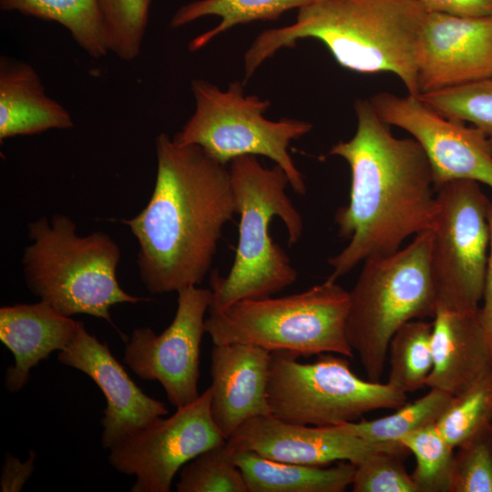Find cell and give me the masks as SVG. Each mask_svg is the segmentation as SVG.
<instances>
[{"instance_id":"1","label":"cell","mask_w":492,"mask_h":492,"mask_svg":"<svg viewBox=\"0 0 492 492\" xmlns=\"http://www.w3.org/2000/svg\"><path fill=\"white\" fill-rule=\"evenodd\" d=\"M357 128L329 151L351 169L349 201L334 215L348 244L328 260L336 281L369 257L393 253L404 241L433 230L437 213L431 164L413 138H395L369 99L354 102Z\"/></svg>"},{"instance_id":"2","label":"cell","mask_w":492,"mask_h":492,"mask_svg":"<svg viewBox=\"0 0 492 492\" xmlns=\"http://www.w3.org/2000/svg\"><path fill=\"white\" fill-rule=\"evenodd\" d=\"M157 175L147 206L123 222L138 242V267L152 294L200 284L224 226L236 214L230 169L195 144L155 140Z\"/></svg>"},{"instance_id":"3","label":"cell","mask_w":492,"mask_h":492,"mask_svg":"<svg viewBox=\"0 0 492 492\" xmlns=\"http://www.w3.org/2000/svg\"><path fill=\"white\" fill-rule=\"evenodd\" d=\"M427 14L416 0H322L299 9L293 24L259 34L244 54V81L280 49L313 38L342 67L395 74L417 97Z\"/></svg>"},{"instance_id":"4","label":"cell","mask_w":492,"mask_h":492,"mask_svg":"<svg viewBox=\"0 0 492 492\" xmlns=\"http://www.w3.org/2000/svg\"><path fill=\"white\" fill-rule=\"evenodd\" d=\"M229 169L236 213L240 215L239 240L228 274L210 273L209 310L223 309L245 299L271 297L298 277L269 230L272 220L278 217L286 228L290 246L302 235V217L286 194L290 184L285 171L277 164L264 167L251 155L236 158Z\"/></svg>"},{"instance_id":"5","label":"cell","mask_w":492,"mask_h":492,"mask_svg":"<svg viewBox=\"0 0 492 492\" xmlns=\"http://www.w3.org/2000/svg\"><path fill=\"white\" fill-rule=\"evenodd\" d=\"M31 243L22 264L30 292L59 313L87 314L114 325L111 306L146 299L127 293L117 280L121 252L103 231L87 236L77 232L70 217H41L27 226Z\"/></svg>"},{"instance_id":"6","label":"cell","mask_w":492,"mask_h":492,"mask_svg":"<svg viewBox=\"0 0 492 492\" xmlns=\"http://www.w3.org/2000/svg\"><path fill=\"white\" fill-rule=\"evenodd\" d=\"M432 244L433 230H426L405 248L367 258L349 291L346 338L370 381L380 382L395 333L436 314Z\"/></svg>"},{"instance_id":"7","label":"cell","mask_w":492,"mask_h":492,"mask_svg":"<svg viewBox=\"0 0 492 492\" xmlns=\"http://www.w3.org/2000/svg\"><path fill=\"white\" fill-rule=\"evenodd\" d=\"M349 291L327 279L299 293L245 299L209 310L205 331L214 344L250 343L296 356L353 357L346 338Z\"/></svg>"},{"instance_id":"8","label":"cell","mask_w":492,"mask_h":492,"mask_svg":"<svg viewBox=\"0 0 492 492\" xmlns=\"http://www.w3.org/2000/svg\"><path fill=\"white\" fill-rule=\"evenodd\" d=\"M191 89L195 109L172 137L177 143L198 145L225 165L246 155L267 157L285 171L294 192L306 194L305 179L288 149L292 140L312 130L310 122L267 119L264 113L270 101L254 95L245 96L240 81L231 82L222 91L209 81L195 79Z\"/></svg>"},{"instance_id":"9","label":"cell","mask_w":492,"mask_h":492,"mask_svg":"<svg viewBox=\"0 0 492 492\" xmlns=\"http://www.w3.org/2000/svg\"><path fill=\"white\" fill-rule=\"evenodd\" d=\"M297 358L287 351L271 352L267 398L271 414L282 420L333 426L406 403V393L388 383L358 377L346 356L321 354L309 364Z\"/></svg>"},{"instance_id":"10","label":"cell","mask_w":492,"mask_h":492,"mask_svg":"<svg viewBox=\"0 0 492 492\" xmlns=\"http://www.w3.org/2000/svg\"><path fill=\"white\" fill-rule=\"evenodd\" d=\"M436 200L431 251L436 311L475 313L485 284L490 200L479 182L470 179L439 185Z\"/></svg>"},{"instance_id":"11","label":"cell","mask_w":492,"mask_h":492,"mask_svg":"<svg viewBox=\"0 0 492 492\" xmlns=\"http://www.w3.org/2000/svg\"><path fill=\"white\" fill-rule=\"evenodd\" d=\"M210 400V386L171 416L158 417L109 448L110 465L136 477L132 492H169L179 468L226 441L212 420Z\"/></svg>"},{"instance_id":"12","label":"cell","mask_w":492,"mask_h":492,"mask_svg":"<svg viewBox=\"0 0 492 492\" xmlns=\"http://www.w3.org/2000/svg\"><path fill=\"white\" fill-rule=\"evenodd\" d=\"M177 292V310L171 323L160 334L149 327L134 329L126 345L124 362L139 378L159 382L169 402L178 408L200 395V343L212 292L197 286Z\"/></svg>"},{"instance_id":"13","label":"cell","mask_w":492,"mask_h":492,"mask_svg":"<svg viewBox=\"0 0 492 492\" xmlns=\"http://www.w3.org/2000/svg\"><path fill=\"white\" fill-rule=\"evenodd\" d=\"M379 118L407 131L425 151L436 189L470 179L492 189V138L478 128L446 117L420 97L382 91L369 98Z\"/></svg>"},{"instance_id":"14","label":"cell","mask_w":492,"mask_h":492,"mask_svg":"<svg viewBox=\"0 0 492 492\" xmlns=\"http://www.w3.org/2000/svg\"><path fill=\"white\" fill-rule=\"evenodd\" d=\"M226 446L231 453L251 451L275 461L316 466L335 461L355 466L377 451H408L399 441L370 442L333 426H308L272 415L246 420L226 439Z\"/></svg>"},{"instance_id":"15","label":"cell","mask_w":492,"mask_h":492,"mask_svg":"<svg viewBox=\"0 0 492 492\" xmlns=\"http://www.w3.org/2000/svg\"><path fill=\"white\" fill-rule=\"evenodd\" d=\"M491 77L492 16L428 13L419 55V95Z\"/></svg>"},{"instance_id":"16","label":"cell","mask_w":492,"mask_h":492,"mask_svg":"<svg viewBox=\"0 0 492 492\" xmlns=\"http://www.w3.org/2000/svg\"><path fill=\"white\" fill-rule=\"evenodd\" d=\"M65 365L88 375L102 391L107 406L101 419L102 445L111 446L169 414L165 403L147 395L129 377L107 343L82 323L71 343L57 355Z\"/></svg>"},{"instance_id":"17","label":"cell","mask_w":492,"mask_h":492,"mask_svg":"<svg viewBox=\"0 0 492 492\" xmlns=\"http://www.w3.org/2000/svg\"><path fill=\"white\" fill-rule=\"evenodd\" d=\"M210 360V414L225 439L246 420L272 415L271 352L250 343L214 344Z\"/></svg>"},{"instance_id":"18","label":"cell","mask_w":492,"mask_h":492,"mask_svg":"<svg viewBox=\"0 0 492 492\" xmlns=\"http://www.w3.org/2000/svg\"><path fill=\"white\" fill-rule=\"evenodd\" d=\"M79 322L56 311L47 302L19 303L0 309V340L15 357L8 367L5 386L19 391L28 381L30 370L74 340Z\"/></svg>"},{"instance_id":"19","label":"cell","mask_w":492,"mask_h":492,"mask_svg":"<svg viewBox=\"0 0 492 492\" xmlns=\"http://www.w3.org/2000/svg\"><path fill=\"white\" fill-rule=\"evenodd\" d=\"M433 368L425 386L455 396L492 373V352L475 313L437 310L432 330Z\"/></svg>"},{"instance_id":"20","label":"cell","mask_w":492,"mask_h":492,"mask_svg":"<svg viewBox=\"0 0 492 492\" xmlns=\"http://www.w3.org/2000/svg\"><path fill=\"white\" fill-rule=\"evenodd\" d=\"M74 127L70 113L49 97L41 79L26 62L0 56V141Z\"/></svg>"},{"instance_id":"21","label":"cell","mask_w":492,"mask_h":492,"mask_svg":"<svg viewBox=\"0 0 492 492\" xmlns=\"http://www.w3.org/2000/svg\"><path fill=\"white\" fill-rule=\"evenodd\" d=\"M233 458L249 492H343L352 486L355 466L348 461L334 466L286 463L251 451H236Z\"/></svg>"},{"instance_id":"22","label":"cell","mask_w":492,"mask_h":492,"mask_svg":"<svg viewBox=\"0 0 492 492\" xmlns=\"http://www.w3.org/2000/svg\"><path fill=\"white\" fill-rule=\"evenodd\" d=\"M322 0H196L179 7L172 15L170 26L178 28L197 19L216 15L220 23L197 36L189 49L197 51L227 30L257 20H274L286 11L298 10Z\"/></svg>"},{"instance_id":"23","label":"cell","mask_w":492,"mask_h":492,"mask_svg":"<svg viewBox=\"0 0 492 492\" xmlns=\"http://www.w3.org/2000/svg\"><path fill=\"white\" fill-rule=\"evenodd\" d=\"M0 8L58 23L94 58L108 53L97 0H0Z\"/></svg>"},{"instance_id":"24","label":"cell","mask_w":492,"mask_h":492,"mask_svg":"<svg viewBox=\"0 0 492 492\" xmlns=\"http://www.w3.org/2000/svg\"><path fill=\"white\" fill-rule=\"evenodd\" d=\"M453 396L436 388L396 408L384 417L358 422H347L333 427L370 442H395L413 431L436 425Z\"/></svg>"},{"instance_id":"25","label":"cell","mask_w":492,"mask_h":492,"mask_svg":"<svg viewBox=\"0 0 492 492\" xmlns=\"http://www.w3.org/2000/svg\"><path fill=\"white\" fill-rule=\"evenodd\" d=\"M432 330L433 323L415 319L395 333L387 353L389 384L405 393L425 386L433 368Z\"/></svg>"},{"instance_id":"26","label":"cell","mask_w":492,"mask_h":492,"mask_svg":"<svg viewBox=\"0 0 492 492\" xmlns=\"http://www.w3.org/2000/svg\"><path fill=\"white\" fill-rule=\"evenodd\" d=\"M399 442L415 458L411 474L417 492H449L455 449L436 425L413 431Z\"/></svg>"},{"instance_id":"27","label":"cell","mask_w":492,"mask_h":492,"mask_svg":"<svg viewBox=\"0 0 492 492\" xmlns=\"http://www.w3.org/2000/svg\"><path fill=\"white\" fill-rule=\"evenodd\" d=\"M108 52L124 61L141 51L151 0H97Z\"/></svg>"},{"instance_id":"28","label":"cell","mask_w":492,"mask_h":492,"mask_svg":"<svg viewBox=\"0 0 492 492\" xmlns=\"http://www.w3.org/2000/svg\"><path fill=\"white\" fill-rule=\"evenodd\" d=\"M489 423H492V373L453 396L436 425L456 448Z\"/></svg>"},{"instance_id":"29","label":"cell","mask_w":492,"mask_h":492,"mask_svg":"<svg viewBox=\"0 0 492 492\" xmlns=\"http://www.w3.org/2000/svg\"><path fill=\"white\" fill-rule=\"evenodd\" d=\"M178 492H249L226 441L210 447L181 469Z\"/></svg>"},{"instance_id":"30","label":"cell","mask_w":492,"mask_h":492,"mask_svg":"<svg viewBox=\"0 0 492 492\" xmlns=\"http://www.w3.org/2000/svg\"><path fill=\"white\" fill-rule=\"evenodd\" d=\"M418 97L446 117L469 122L492 138V77Z\"/></svg>"},{"instance_id":"31","label":"cell","mask_w":492,"mask_h":492,"mask_svg":"<svg viewBox=\"0 0 492 492\" xmlns=\"http://www.w3.org/2000/svg\"><path fill=\"white\" fill-rule=\"evenodd\" d=\"M456 449L449 492H492V423Z\"/></svg>"},{"instance_id":"32","label":"cell","mask_w":492,"mask_h":492,"mask_svg":"<svg viewBox=\"0 0 492 492\" xmlns=\"http://www.w3.org/2000/svg\"><path fill=\"white\" fill-rule=\"evenodd\" d=\"M408 451L381 450L355 465L354 492H417L403 458Z\"/></svg>"},{"instance_id":"33","label":"cell","mask_w":492,"mask_h":492,"mask_svg":"<svg viewBox=\"0 0 492 492\" xmlns=\"http://www.w3.org/2000/svg\"><path fill=\"white\" fill-rule=\"evenodd\" d=\"M428 13L465 17L492 16V0H416Z\"/></svg>"},{"instance_id":"34","label":"cell","mask_w":492,"mask_h":492,"mask_svg":"<svg viewBox=\"0 0 492 492\" xmlns=\"http://www.w3.org/2000/svg\"><path fill=\"white\" fill-rule=\"evenodd\" d=\"M36 453L30 451L26 462L5 452V463L2 467L0 485L3 492H19L33 474Z\"/></svg>"},{"instance_id":"35","label":"cell","mask_w":492,"mask_h":492,"mask_svg":"<svg viewBox=\"0 0 492 492\" xmlns=\"http://www.w3.org/2000/svg\"><path fill=\"white\" fill-rule=\"evenodd\" d=\"M487 219L490 241L486 270L482 304L477 310V318L492 352V200L489 201Z\"/></svg>"}]
</instances>
